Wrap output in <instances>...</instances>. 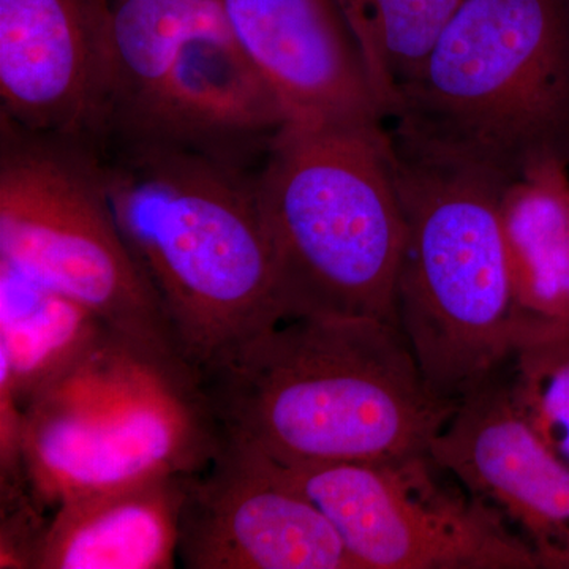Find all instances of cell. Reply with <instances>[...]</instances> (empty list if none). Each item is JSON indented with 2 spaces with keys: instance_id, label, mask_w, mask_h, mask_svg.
<instances>
[{
  "instance_id": "18",
  "label": "cell",
  "mask_w": 569,
  "mask_h": 569,
  "mask_svg": "<svg viewBox=\"0 0 569 569\" xmlns=\"http://www.w3.org/2000/svg\"><path fill=\"white\" fill-rule=\"evenodd\" d=\"M463 0H336L387 118Z\"/></svg>"
},
{
  "instance_id": "5",
  "label": "cell",
  "mask_w": 569,
  "mask_h": 569,
  "mask_svg": "<svg viewBox=\"0 0 569 569\" xmlns=\"http://www.w3.org/2000/svg\"><path fill=\"white\" fill-rule=\"evenodd\" d=\"M284 320L397 326L406 217L385 129L287 126L254 171Z\"/></svg>"
},
{
  "instance_id": "1",
  "label": "cell",
  "mask_w": 569,
  "mask_h": 569,
  "mask_svg": "<svg viewBox=\"0 0 569 569\" xmlns=\"http://www.w3.org/2000/svg\"><path fill=\"white\" fill-rule=\"evenodd\" d=\"M224 440L282 466L430 455L459 402L427 383L399 326L280 321L200 370Z\"/></svg>"
},
{
  "instance_id": "2",
  "label": "cell",
  "mask_w": 569,
  "mask_h": 569,
  "mask_svg": "<svg viewBox=\"0 0 569 569\" xmlns=\"http://www.w3.org/2000/svg\"><path fill=\"white\" fill-rule=\"evenodd\" d=\"M92 148L119 230L198 373L283 321L254 171L163 142Z\"/></svg>"
},
{
  "instance_id": "11",
  "label": "cell",
  "mask_w": 569,
  "mask_h": 569,
  "mask_svg": "<svg viewBox=\"0 0 569 569\" xmlns=\"http://www.w3.org/2000/svg\"><path fill=\"white\" fill-rule=\"evenodd\" d=\"M430 456L508 520L541 568L569 569V466L512 403L507 370L459 400Z\"/></svg>"
},
{
  "instance_id": "9",
  "label": "cell",
  "mask_w": 569,
  "mask_h": 569,
  "mask_svg": "<svg viewBox=\"0 0 569 569\" xmlns=\"http://www.w3.org/2000/svg\"><path fill=\"white\" fill-rule=\"evenodd\" d=\"M178 557L189 569H359L274 460L224 438L187 477Z\"/></svg>"
},
{
  "instance_id": "8",
  "label": "cell",
  "mask_w": 569,
  "mask_h": 569,
  "mask_svg": "<svg viewBox=\"0 0 569 569\" xmlns=\"http://www.w3.org/2000/svg\"><path fill=\"white\" fill-rule=\"evenodd\" d=\"M277 466L331 520L359 569L541 568L508 520L460 482L452 488L430 455Z\"/></svg>"
},
{
  "instance_id": "15",
  "label": "cell",
  "mask_w": 569,
  "mask_h": 569,
  "mask_svg": "<svg viewBox=\"0 0 569 569\" xmlns=\"http://www.w3.org/2000/svg\"><path fill=\"white\" fill-rule=\"evenodd\" d=\"M110 329L77 299L0 258V383L22 410Z\"/></svg>"
},
{
  "instance_id": "3",
  "label": "cell",
  "mask_w": 569,
  "mask_h": 569,
  "mask_svg": "<svg viewBox=\"0 0 569 569\" xmlns=\"http://www.w3.org/2000/svg\"><path fill=\"white\" fill-rule=\"evenodd\" d=\"M389 118L397 148L509 186L569 164V0H463Z\"/></svg>"
},
{
  "instance_id": "10",
  "label": "cell",
  "mask_w": 569,
  "mask_h": 569,
  "mask_svg": "<svg viewBox=\"0 0 569 569\" xmlns=\"http://www.w3.org/2000/svg\"><path fill=\"white\" fill-rule=\"evenodd\" d=\"M111 0H0V114L96 144L107 122Z\"/></svg>"
},
{
  "instance_id": "16",
  "label": "cell",
  "mask_w": 569,
  "mask_h": 569,
  "mask_svg": "<svg viewBox=\"0 0 569 569\" xmlns=\"http://www.w3.org/2000/svg\"><path fill=\"white\" fill-rule=\"evenodd\" d=\"M569 164L509 187L505 228L527 342L569 335ZM522 347V346H520Z\"/></svg>"
},
{
  "instance_id": "13",
  "label": "cell",
  "mask_w": 569,
  "mask_h": 569,
  "mask_svg": "<svg viewBox=\"0 0 569 569\" xmlns=\"http://www.w3.org/2000/svg\"><path fill=\"white\" fill-rule=\"evenodd\" d=\"M287 126L282 103L223 14L187 41L132 132L107 140L163 142L257 171Z\"/></svg>"
},
{
  "instance_id": "4",
  "label": "cell",
  "mask_w": 569,
  "mask_h": 569,
  "mask_svg": "<svg viewBox=\"0 0 569 569\" xmlns=\"http://www.w3.org/2000/svg\"><path fill=\"white\" fill-rule=\"evenodd\" d=\"M406 246L397 326L427 383L459 402L500 373L527 340L509 258V183L467 164L427 159L389 138Z\"/></svg>"
},
{
  "instance_id": "7",
  "label": "cell",
  "mask_w": 569,
  "mask_h": 569,
  "mask_svg": "<svg viewBox=\"0 0 569 569\" xmlns=\"http://www.w3.org/2000/svg\"><path fill=\"white\" fill-rule=\"evenodd\" d=\"M0 258L77 299L121 335L182 358L116 222L96 149L32 132L3 114Z\"/></svg>"
},
{
  "instance_id": "12",
  "label": "cell",
  "mask_w": 569,
  "mask_h": 569,
  "mask_svg": "<svg viewBox=\"0 0 569 569\" xmlns=\"http://www.w3.org/2000/svg\"><path fill=\"white\" fill-rule=\"evenodd\" d=\"M288 126L383 129L365 59L336 0H219Z\"/></svg>"
},
{
  "instance_id": "14",
  "label": "cell",
  "mask_w": 569,
  "mask_h": 569,
  "mask_svg": "<svg viewBox=\"0 0 569 569\" xmlns=\"http://www.w3.org/2000/svg\"><path fill=\"white\" fill-rule=\"evenodd\" d=\"M189 475H159L56 508L37 569H170Z\"/></svg>"
},
{
  "instance_id": "20",
  "label": "cell",
  "mask_w": 569,
  "mask_h": 569,
  "mask_svg": "<svg viewBox=\"0 0 569 569\" xmlns=\"http://www.w3.org/2000/svg\"><path fill=\"white\" fill-rule=\"evenodd\" d=\"M0 568L37 569L51 519H44L43 505L31 486L0 489Z\"/></svg>"
},
{
  "instance_id": "19",
  "label": "cell",
  "mask_w": 569,
  "mask_h": 569,
  "mask_svg": "<svg viewBox=\"0 0 569 569\" xmlns=\"http://www.w3.org/2000/svg\"><path fill=\"white\" fill-rule=\"evenodd\" d=\"M505 370L519 413L569 466V335L523 343Z\"/></svg>"
},
{
  "instance_id": "17",
  "label": "cell",
  "mask_w": 569,
  "mask_h": 569,
  "mask_svg": "<svg viewBox=\"0 0 569 569\" xmlns=\"http://www.w3.org/2000/svg\"><path fill=\"white\" fill-rule=\"evenodd\" d=\"M222 20L219 0H111L107 122L97 142L132 132L187 41Z\"/></svg>"
},
{
  "instance_id": "6",
  "label": "cell",
  "mask_w": 569,
  "mask_h": 569,
  "mask_svg": "<svg viewBox=\"0 0 569 569\" xmlns=\"http://www.w3.org/2000/svg\"><path fill=\"white\" fill-rule=\"evenodd\" d=\"M220 443L200 373L116 329L24 410L26 470L44 508L159 475L198 473Z\"/></svg>"
}]
</instances>
